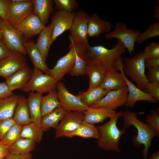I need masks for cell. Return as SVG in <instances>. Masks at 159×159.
<instances>
[{"label":"cell","instance_id":"1","mask_svg":"<svg viewBox=\"0 0 159 159\" xmlns=\"http://www.w3.org/2000/svg\"><path fill=\"white\" fill-rule=\"evenodd\" d=\"M122 116L124 121V128L132 125L137 129V135L132 139L133 144L138 148L142 145H144V148L142 153L143 159H147L148 152L151 146L152 140L154 137L158 136L159 132L140 120L136 113L127 109L123 112Z\"/></svg>","mask_w":159,"mask_h":159},{"label":"cell","instance_id":"2","mask_svg":"<svg viewBox=\"0 0 159 159\" xmlns=\"http://www.w3.org/2000/svg\"><path fill=\"white\" fill-rule=\"evenodd\" d=\"M123 113V112L116 113L108 122L96 127L99 133L96 143L99 148L107 151L120 152L119 142L122 135L125 133L126 130L124 128L120 130L117 127V123Z\"/></svg>","mask_w":159,"mask_h":159},{"label":"cell","instance_id":"3","mask_svg":"<svg viewBox=\"0 0 159 159\" xmlns=\"http://www.w3.org/2000/svg\"><path fill=\"white\" fill-rule=\"evenodd\" d=\"M125 51L123 44L119 40L115 46L111 49L102 45L91 47L89 45L83 59L87 64H100L108 70L113 67L116 60Z\"/></svg>","mask_w":159,"mask_h":159},{"label":"cell","instance_id":"4","mask_svg":"<svg viewBox=\"0 0 159 159\" xmlns=\"http://www.w3.org/2000/svg\"><path fill=\"white\" fill-rule=\"evenodd\" d=\"M70 41L68 52L57 61L53 68L49 70V74L57 82L60 81L66 74L69 72L74 64L77 54L83 59L88 46L86 47L75 43L72 41Z\"/></svg>","mask_w":159,"mask_h":159},{"label":"cell","instance_id":"5","mask_svg":"<svg viewBox=\"0 0 159 159\" xmlns=\"http://www.w3.org/2000/svg\"><path fill=\"white\" fill-rule=\"evenodd\" d=\"M145 59L143 52L138 53L131 58L126 57L123 69L124 74L131 78L138 88L145 92L148 82L145 74Z\"/></svg>","mask_w":159,"mask_h":159},{"label":"cell","instance_id":"6","mask_svg":"<svg viewBox=\"0 0 159 159\" xmlns=\"http://www.w3.org/2000/svg\"><path fill=\"white\" fill-rule=\"evenodd\" d=\"M57 82L51 75L34 68L30 79L21 90L24 92L36 91L42 94L49 93L56 90Z\"/></svg>","mask_w":159,"mask_h":159},{"label":"cell","instance_id":"7","mask_svg":"<svg viewBox=\"0 0 159 159\" xmlns=\"http://www.w3.org/2000/svg\"><path fill=\"white\" fill-rule=\"evenodd\" d=\"M90 16L84 11L74 13L72 24L70 29L69 38L74 43L87 47L88 23Z\"/></svg>","mask_w":159,"mask_h":159},{"label":"cell","instance_id":"8","mask_svg":"<svg viewBox=\"0 0 159 159\" xmlns=\"http://www.w3.org/2000/svg\"><path fill=\"white\" fill-rule=\"evenodd\" d=\"M0 31L2 40L10 49L19 52L25 56L27 54L23 45L25 41L23 35L7 21L0 18Z\"/></svg>","mask_w":159,"mask_h":159},{"label":"cell","instance_id":"9","mask_svg":"<svg viewBox=\"0 0 159 159\" xmlns=\"http://www.w3.org/2000/svg\"><path fill=\"white\" fill-rule=\"evenodd\" d=\"M141 33L140 30L128 29L125 23L120 22L115 24L113 31L106 33L105 37L107 39L115 38L120 40L131 56L134 52L137 38Z\"/></svg>","mask_w":159,"mask_h":159},{"label":"cell","instance_id":"10","mask_svg":"<svg viewBox=\"0 0 159 159\" xmlns=\"http://www.w3.org/2000/svg\"><path fill=\"white\" fill-rule=\"evenodd\" d=\"M56 87L57 96L61 106L67 112L83 113L89 107L82 102L78 95H75L70 93L62 82H58Z\"/></svg>","mask_w":159,"mask_h":159},{"label":"cell","instance_id":"11","mask_svg":"<svg viewBox=\"0 0 159 159\" xmlns=\"http://www.w3.org/2000/svg\"><path fill=\"white\" fill-rule=\"evenodd\" d=\"M7 21L16 28L23 20L33 13L32 0H12Z\"/></svg>","mask_w":159,"mask_h":159},{"label":"cell","instance_id":"12","mask_svg":"<svg viewBox=\"0 0 159 159\" xmlns=\"http://www.w3.org/2000/svg\"><path fill=\"white\" fill-rule=\"evenodd\" d=\"M27 66L25 56L12 50L9 56L0 61V76L6 79Z\"/></svg>","mask_w":159,"mask_h":159},{"label":"cell","instance_id":"13","mask_svg":"<svg viewBox=\"0 0 159 159\" xmlns=\"http://www.w3.org/2000/svg\"><path fill=\"white\" fill-rule=\"evenodd\" d=\"M128 93L127 86L117 90L109 91L104 97L89 107H104L114 110L125 105Z\"/></svg>","mask_w":159,"mask_h":159},{"label":"cell","instance_id":"14","mask_svg":"<svg viewBox=\"0 0 159 159\" xmlns=\"http://www.w3.org/2000/svg\"><path fill=\"white\" fill-rule=\"evenodd\" d=\"M83 113L67 112L56 129L55 138L64 136L77 129L84 120Z\"/></svg>","mask_w":159,"mask_h":159},{"label":"cell","instance_id":"15","mask_svg":"<svg viewBox=\"0 0 159 159\" xmlns=\"http://www.w3.org/2000/svg\"><path fill=\"white\" fill-rule=\"evenodd\" d=\"M74 15V12H68L60 10L54 12L51 23L52 26V39L53 42L65 31L70 29Z\"/></svg>","mask_w":159,"mask_h":159},{"label":"cell","instance_id":"16","mask_svg":"<svg viewBox=\"0 0 159 159\" xmlns=\"http://www.w3.org/2000/svg\"><path fill=\"white\" fill-rule=\"evenodd\" d=\"M123 67L120 68L118 71H120L122 74L128 90V94L125 105L132 108L135 107L136 102L139 101H146L153 103L157 102L158 101L156 99L138 88L126 77L123 71Z\"/></svg>","mask_w":159,"mask_h":159},{"label":"cell","instance_id":"17","mask_svg":"<svg viewBox=\"0 0 159 159\" xmlns=\"http://www.w3.org/2000/svg\"><path fill=\"white\" fill-rule=\"evenodd\" d=\"M45 26L37 16L33 13L21 22L16 28L23 35L26 42L40 33Z\"/></svg>","mask_w":159,"mask_h":159},{"label":"cell","instance_id":"18","mask_svg":"<svg viewBox=\"0 0 159 159\" xmlns=\"http://www.w3.org/2000/svg\"><path fill=\"white\" fill-rule=\"evenodd\" d=\"M23 45L34 66V68L49 74V68L34 40L25 42Z\"/></svg>","mask_w":159,"mask_h":159},{"label":"cell","instance_id":"19","mask_svg":"<svg viewBox=\"0 0 159 159\" xmlns=\"http://www.w3.org/2000/svg\"><path fill=\"white\" fill-rule=\"evenodd\" d=\"M100 86L108 91L116 90L127 86L122 74L114 67L107 71Z\"/></svg>","mask_w":159,"mask_h":159},{"label":"cell","instance_id":"20","mask_svg":"<svg viewBox=\"0 0 159 159\" xmlns=\"http://www.w3.org/2000/svg\"><path fill=\"white\" fill-rule=\"evenodd\" d=\"M33 70L27 66L6 79L10 90L12 92L16 89L21 90L30 79Z\"/></svg>","mask_w":159,"mask_h":159},{"label":"cell","instance_id":"21","mask_svg":"<svg viewBox=\"0 0 159 159\" xmlns=\"http://www.w3.org/2000/svg\"><path fill=\"white\" fill-rule=\"evenodd\" d=\"M116 112L113 110L104 107L97 108L89 107L83 112L84 120L94 124L102 122L108 118H111Z\"/></svg>","mask_w":159,"mask_h":159},{"label":"cell","instance_id":"22","mask_svg":"<svg viewBox=\"0 0 159 159\" xmlns=\"http://www.w3.org/2000/svg\"><path fill=\"white\" fill-rule=\"evenodd\" d=\"M42 94L31 91L26 100L32 122L41 127L42 118L41 112V102Z\"/></svg>","mask_w":159,"mask_h":159},{"label":"cell","instance_id":"23","mask_svg":"<svg viewBox=\"0 0 159 159\" xmlns=\"http://www.w3.org/2000/svg\"><path fill=\"white\" fill-rule=\"evenodd\" d=\"M112 24L101 18L96 13L90 16L88 23V36L98 37L104 33L110 32Z\"/></svg>","mask_w":159,"mask_h":159},{"label":"cell","instance_id":"24","mask_svg":"<svg viewBox=\"0 0 159 159\" xmlns=\"http://www.w3.org/2000/svg\"><path fill=\"white\" fill-rule=\"evenodd\" d=\"M107 71L100 64H87L85 70V74L89 79V84L87 90L100 86L103 81Z\"/></svg>","mask_w":159,"mask_h":159},{"label":"cell","instance_id":"25","mask_svg":"<svg viewBox=\"0 0 159 159\" xmlns=\"http://www.w3.org/2000/svg\"><path fill=\"white\" fill-rule=\"evenodd\" d=\"M32 1L33 6V13L37 16L45 26L54 10L53 0H32Z\"/></svg>","mask_w":159,"mask_h":159},{"label":"cell","instance_id":"26","mask_svg":"<svg viewBox=\"0 0 159 159\" xmlns=\"http://www.w3.org/2000/svg\"><path fill=\"white\" fill-rule=\"evenodd\" d=\"M52 26L49 24L40 33L36 45L45 62L46 61L51 45L53 42L52 39Z\"/></svg>","mask_w":159,"mask_h":159},{"label":"cell","instance_id":"27","mask_svg":"<svg viewBox=\"0 0 159 159\" xmlns=\"http://www.w3.org/2000/svg\"><path fill=\"white\" fill-rule=\"evenodd\" d=\"M23 97L14 94L9 97L0 99V121L13 118L17 104Z\"/></svg>","mask_w":159,"mask_h":159},{"label":"cell","instance_id":"28","mask_svg":"<svg viewBox=\"0 0 159 159\" xmlns=\"http://www.w3.org/2000/svg\"><path fill=\"white\" fill-rule=\"evenodd\" d=\"M67 112L62 107H59L43 116L41 122V127L43 131H47L52 127L56 129Z\"/></svg>","mask_w":159,"mask_h":159},{"label":"cell","instance_id":"29","mask_svg":"<svg viewBox=\"0 0 159 159\" xmlns=\"http://www.w3.org/2000/svg\"><path fill=\"white\" fill-rule=\"evenodd\" d=\"M75 136L85 138H91L97 139L99 137V133L94 124L89 123L83 120L77 129L66 135L65 137L72 138Z\"/></svg>","mask_w":159,"mask_h":159},{"label":"cell","instance_id":"30","mask_svg":"<svg viewBox=\"0 0 159 159\" xmlns=\"http://www.w3.org/2000/svg\"><path fill=\"white\" fill-rule=\"evenodd\" d=\"M13 116V118L16 123L22 126L32 122L26 99L24 96L18 102Z\"/></svg>","mask_w":159,"mask_h":159},{"label":"cell","instance_id":"31","mask_svg":"<svg viewBox=\"0 0 159 159\" xmlns=\"http://www.w3.org/2000/svg\"><path fill=\"white\" fill-rule=\"evenodd\" d=\"M108 91L99 86L86 92H80L77 95L82 102L89 107L101 99Z\"/></svg>","mask_w":159,"mask_h":159},{"label":"cell","instance_id":"32","mask_svg":"<svg viewBox=\"0 0 159 159\" xmlns=\"http://www.w3.org/2000/svg\"><path fill=\"white\" fill-rule=\"evenodd\" d=\"M41 107L42 117L51 112L56 108L61 107L57 96V90L49 92L45 96H42Z\"/></svg>","mask_w":159,"mask_h":159},{"label":"cell","instance_id":"33","mask_svg":"<svg viewBox=\"0 0 159 159\" xmlns=\"http://www.w3.org/2000/svg\"><path fill=\"white\" fill-rule=\"evenodd\" d=\"M43 132L41 127L32 122L22 126L21 138L28 139L39 143L42 139Z\"/></svg>","mask_w":159,"mask_h":159},{"label":"cell","instance_id":"34","mask_svg":"<svg viewBox=\"0 0 159 159\" xmlns=\"http://www.w3.org/2000/svg\"><path fill=\"white\" fill-rule=\"evenodd\" d=\"M35 147V143L33 141L20 138L9 147V149L10 154L23 155L30 153Z\"/></svg>","mask_w":159,"mask_h":159},{"label":"cell","instance_id":"35","mask_svg":"<svg viewBox=\"0 0 159 159\" xmlns=\"http://www.w3.org/2000/svg\"><path fill=\"white\" fill-rule=\"evenodd\" d=\"M22 126L16 123L12 126L0 141L1 143L9 147L21 138L20 135Z\"/></svg>","mask_w":159,"mask_h":159},{"label":"cell","instance_id":"36","mask_svg":"<svg viewBox=\"0 0 159 159\" xmlns=\"http://www.w3.org/2000/svg\"><path fill=\"white\" fill-rule=\"evenodd\" d=\"M159 35V22H153L149 25L145 31L138 36L136 42L138 44L145 40Z\"/></svg>","mask_w":159,"mask_h":159},{"label":"cell","instance_id":"37","mask_svg":"<svg viewBox=\"0 0 159 159\" xmlns=\"http://www.w3.org/2000/svg\"><path fill=\"white\" fill-rule=\"evenodd\" d=\"M54 8L58 11L72 12L78 7V3L75 0H54Z\"/></svg>","mask_w":159,"mask_h":159},{"label":"cell","instance_id":"38","mask_svg":"<svg viewBox=\"0 0 159 159\" xmlns=\"http://www.w3.org/2000/svg\"><path fill=\"white\" fill-rule=\"evenodd\" d=\"M87 63L84 59L80 57L77 54L74 64L69 72L72 76H79L85 74Z\"/></svg>","mask_w":159,"mask_h":159},{"label":"cell","instance_id":"39","mask_svg":"<svg viewBox=\"0 0 159 159\" xmlns=\"http://www.w3.org/2000/svg\"><path fill=\"white\" fill-rule=\"evenodd\" d=\"M145 59L159 57V43L153 42L145 48L143 52Z\"/></svg>","mask_w":159,"mask_h":159},{"label":"cell","instance_id":"40","mask_svg":"<svg viewBox=\"0 0 159 159\" xmlns=\"http://www.w3.org/2000/svg\"><path fill=\"white\" fill-rule=\"evenodd\" d=\"M145 121L150 126L159 132V115L157 111L151 110L150 114L146 116Z\"/></svg>","mask_w":159,"mask_h":159},{"label":"cell","instance_id":"41","mask_svg":"<svg viewBox=\"0 0 159 159\" xmlns=\"http://www.w3.org/2000/svg\"><path fill=\"white\" fill-rule=\"evenodd\" d=\"M12 0H0V18L7 21L10 12Z\"/></svg>","mask_w":159,"mask_h":159},{"label":"cell","instance_id":"42","mask_svg":"<svg viewBox=\"0 0 159 159\" xmlns=\"http://www.w3.org/2000/svg\"><path fill=\"white\" fill-rule=\"evenodd\" d=\"M16 123L13 118H8L0 121V141L13 125Z\"/></svg>","mask_w":159,"mask_h":159},{"label":"cell","instance_id":"43","mask_svg":"<svg viewBox=\"0 0 159 159\" xmlns=\"http://www.w3.org/2000/svg\"><path fill=\"white\" fill-rule=\"evenodd\" d=\"M145 92L159 101V82H148Z\"/></svg>","mask_w":159,"mask_h":159},{"label":"cell","instance_id":"44","mask_svg":"<svg viewBox=\"0 0 159 159\" xmlns=\"http://www.w3.org/2000/svg\"><path fill=\"white\" fill-rule=\"evenodd\" d=\"M146 75L148 82H159V67H148Z\"/></svg>","mask_w":159,"mask_h":159},{"label":"cell","instance_id":"45","mask_svg":"<svg viewBox=\"0 0 159 159\" xmlns=\"http://www.w3.org/2000/svg\"><path fill=\"white\" fill-rule=\"evenodd\" d=\"M13 95L6 81L0 82V99L9 97Z\"/></svg>","mask_w":159,"mask_h":159},{"label":"cell","instance_id":"46","mask_svg":"<svg viewBox=\"0 0 159 159\" xmlns=\"http://www.w3.org/2000/svg\"><path fill=\"white\" fill-rule=\"evenodd\" d=\"M12 51L7 46L2 39L0 40V61L9 56Z\"/></svg>","mask_w":159,"mask_h":159},{"label":"cell","instance_id":"47","mask_svg":"<svg viewBox=\"0 0 159 159\" xmlns=\"http://www.w3.org/2000/svg\"><path fill=\"white\" fill-rule=\"evenodd\" d=\"M145 64L147 68L159 67V57L145 59Z\"/></svg>","mask_w":159,"mask_h":159},{"label":"cell","instance_id":"48","mask_svg":"<svg viewBox=\"0 0 159 159\" xmlns=\"http://www.w3.org/2000/svg\"><path fill=\"white\" fill-rule=\"evenodd\" d=\"M6 159H32L31 153L23 155H16L10 154L6 157Z\"/></svg>","mask_w":159,"mask_h":159},{"label":"cell","instance_id":"49","mask_svg":"<svg viewBox=\"0 0 159 159\" xmlns=\"http://www.w3.org/2000/svg\"><path fill=\"white\" fill-rule=\"evenodd\" d=\"M9 147L6 146L0 142V159L6 157L10 154Z\"/></svg>","mask_w":159,"mask_h":159},{"label":"cell","instance_id":"50","mask_svg":"<svg viewBox=\"0 0 159 159\" xmlns=\"http://www.w3.org/2000/svg\"><path fill=\"white\" fill-rule=\"evenodd\" d=\"M153 17L159 21V6H156L153 11Z\"/></svg>","mask_w":159,"mask_h":159},{"label":"cell","instance_id":"51","mask_svg":"<svg viewBox=\"0 0 159 159\" xmlns=\"http://www.w3.org/2000/svg\"><path fill=\"white\" fill-rule=\"evenodd\" d=\"M149 159H159V151H156L153 153L151 155Z\"/></svg>","mask_w":159,"mask_h":159},{"label":"cell","instance_id":"52","mask_svg":"<svg viewBox=\"0 0 159 159\" xmlns=\"http://www.w3.org/2000/svg\"><path fill=\"white\" fill-rule=\"evenodd\" d=\"M2 39V36L0 31V40Z\"/></svg>","mask_w":159,"mask_h":159},{"label":"cell","instance_id":"53","mask_svg":"<svg viewBox=\"0 0 159 159\" xmlns=\"http://www.w3.org/2000/svg\"><path fill=\"white\" fill-rule=\"evenodd\" d=\"M3 159H6V157H5L4 158H3Z\"/></svg>","mask_w":159,"mask_h":159},{"label":"cell","instance_id":"54","mask_svg":"<svg viewBox=\"0 0 159 159\" xmlns=\"http://www.w3.org/2000/svg\"></svg>","mask_w":159,"mask_h":159}]
</instances>
